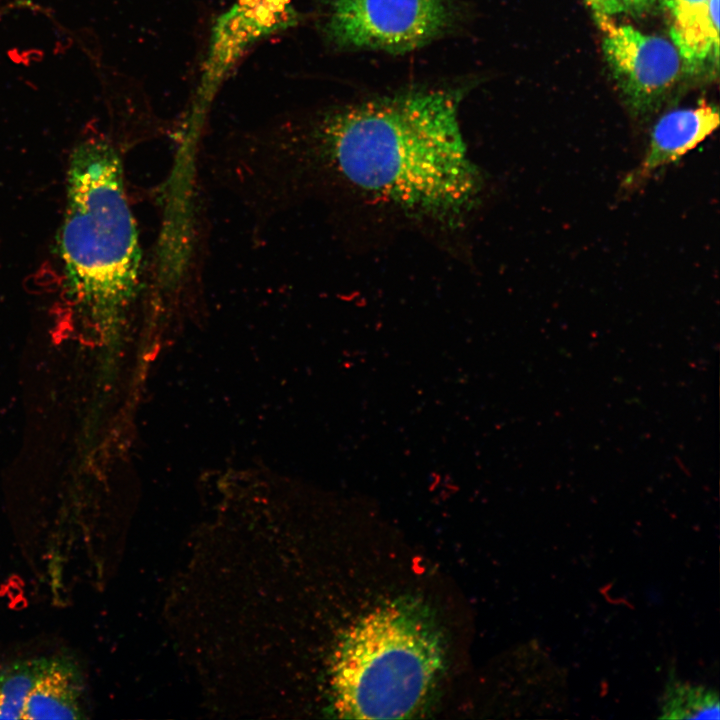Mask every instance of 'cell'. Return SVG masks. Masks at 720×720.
<instances>
[{
    "instance_id": "obj_1",
    "label": "cell",
    "mask_w": 720,
    "mask_h": 720,
    "mask_svg": "<svg viewBox=\"0 0 720 720\" xmlns=\"http://www.w3.org/2000/svg\"><path fill=\"white\" fill-rule=\"evenodd\" d=\"M457 107L455 96L429 91L346 108L305 139L278 133L243 142L241 172L277 210L326 174L408 215L453 224L483 186Z\"/></svg>"
},
{
    "instance_id": "obj_2",
    "label": "cell",
    "mask_w": 720,
    "mask_h": 720,
    "mask_svg": "<svg viewBox=\"0 0 720 720\" xmlns=\"http://www.w3.org/2000/svg\"><path fill=\"white\" fill-rule=\"evenodd\" d=\"M123 176L119 153L104 136L85 137L72 151L59 238L64 284L80 306L104 320L133 300L142 274Z\"/></svg>"
},
{
    "instance_id": "obj_3",
    "label": "cell",
    "mask_w": 720,
    "mask_h": 720,
    "mask_svg": "<svg viewBox=\"0 0 720 720\" xmlns=\"http://www.w3.org/2000/svg\"><path fill=\"white\" fill-rule=\"evenodd\" d=\"M429 625L402 608L364 618L346 635L334 668L336 706L356 719L408 717L424 701L440 668Z\"/></svg>"
},
{
    "instance_id": "obj_4",
    "label": "cell",
    "mask_w": 720,
    "mask_h": 720,
    "mask_svg": "<svg viewBox=\"0 0 720 720\" xmlns=\"http://www.w3.org/2000/svg\"><path fill=\"white\" fill-rule=\"evenodd\" d=\"M448 22L445 0H330L328 32L338 44L403 52Z\"/></svg>"
},
{
    "instance_id": "obj_5",
    "label": "cell",
    "mask_w": 720,
    "mask_h": 720,
    "mask_svg": "<svg viewBox=\"0 0 720 720\" xmlns=\"http://www.w3.org/2000/svg\"><path fill=\"white\" fill-rule=\"evenodd\" d=\"M604 32L603 51L630 108L637 114L655 109L677 82L683 60L673 42L595 17Z\"/></svg>"
},
{
    "instance_id": "obj_6",
    "label": "cell",
    "mask_w": 720,
    "mask_h": 720,
    "mask_svg": "<svg viewBox=\"0 0 720 720\" xmlns=\"http://www.w3.org/2000/svg\"><path fill=\"white\" fill-rule=\"evenodd\" d=\"M293 18L290 0H237L213 28L198 104L210 101L222 79L251 45L286 28Z\"/></svg>"
},
{
    "instance_id": "obj_7",
    "label": "cell",
    "mask_w": 720,
    "mask_h": 720,
    "mask_svg": "<svg viewBox=\"0 0 720 720\" xmlns=\"http://www.w3.org/2000/svg\"><path fill=\"white\" fill-rule=\"evenodd\" d=\"M718 125L717 109L705 102L663 115L653 127L648 150L635 178L647 177L680 159L711 135Z\"/></svg>"
},
{
    "instance_id": "obj_8",
    "label": "cell",
    "mask_w": 720,
    "mask_h": 720,
    "mask_svg": "<svg viewBox=\"0 0 720 720\" xmlns=\"http://www.w3.org/2000/svg\"><path fill=\"white\" fill-rule=\"evenodd\" d=\"M83 691L82 673L71 657H47L29 692L22 719H83Z\"/></svg>"
},
{
    "instance_id": "obj_9",
    "label": "cell",
    "mask_w": 720,
    "mask_h": 720,
    "mask_svg": "<svg viewBox=\"0 0 720 720\" xmlns=\"http://www.w3.org/2000/svg\"><path fill=\"white\" fill-rule=\"evenodd\" d=\"M672 14L671 36L686 64L718 56L719 0H667Z\"/></svg>"
},
{
    "instance_id": "obj_10",
    "label": "cell",
    "mask_w": 720,
    "mask_h": 720,
    "mask_svg": "<svg viewBox=\"0 0 720 720\" xmlns=\"http://www.w3.org/2000/svg\"><path fill=\"white\" fill-rule=\"evenodd\" d=\"M46 658L18 660L0 671V719H22L25 702Z\"/></svg>"
},
{
    "instance_id": "obj_11",
    "label": "cell",
    "mask_w": 720,
    "mask_h": 720,
    "mask_svg": "<svg viewBox=\"0 0 720 720\" xmlns=\"http://www.w3.org/2000/svg\"><path fill=\"white\" fill-rule=\"evenodd\" d=\"M663 717L681 719H718L717 694L701 686L672 684L663 705Z\"/></svg>"
},
{
    "instance_id": "obj_12",
    "label": "cell",
    "mask_w": 720,
    "mask_h": 720,
    "mask_svg": "<svg viewBox=\"0 0 720 720\" xmlns=\"http://www.w3.org/2000/svg\"><path fill=\"white\" fill-rule=\"evenodd\" d=\"M597 16H611L623 12L624 9L618 0H585Z\"/></svg>"
},
{
    "instance_id": "obj_13",
    "label": "cell",
    "mask_w": 720,
    "mask_h": 720,
    "mask_svg": "<svg viewBox=\"0 0 720 720\" xmlns=\"http://www.w3.org/2000/svg\"><path fill=\"white\" fill-rule=\"evenodd\" d=\"M618 1L622 5L624 11L641 13V12L648 10L652 6H654L658 0H618Z\"/></svg>"
}]
</instances>
